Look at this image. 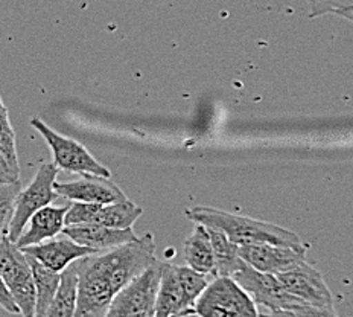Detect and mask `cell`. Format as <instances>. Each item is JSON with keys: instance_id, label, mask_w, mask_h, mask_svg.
Masks as SVG:
<instances>
[{"instance_id": "25", "label": "cell", "mask_w": 353, "mask_h": 317, "mask_svg": "<svg viewBox=\"0 0 353 317\" xmlns=\"http://www.w3.org/2000/svg\"><path fill=\"white\" fill-rule=\"evenodd\" d=\"M311 2H312L314 12L321 14L325 11H329V10L335 11L336 5H338V2H340V0H311Z\"/></svg>"}, {"instance_id": "10", "label": "cell", "mask_w": 353, "mask_h": 317, "mask_svg": "<svg viewBox=\"0 0 353 317\" xmlns=\"http://www.w3.org/2000/svg\"><path fill=\"white\" fill-rule=\"evenodd\" d=\"M195 304L189 299L176 271V265L160 264V282L157 289L154 317H188L194 316Z\"/></svg>"}, {"instance_id": "11", "label": "cell", "mask_w": 353, "mask_h": 317, "mask_svg": "<svg viewBox=\"0 0 353 317\" xmlns=\"http://www.w3.org/2000/svg\"><path fill=\"white\" fill-rule=\"evenodd\" d=\"M54 189L60 197L79 203L110 204L127 200L122 189L110 180V177L84 174L83 179L73 182H55Z\"/></svg>"}, {"instance_id": "16", "label": "cell", "mask_w": 353, "mask_h": 317, "mask_svg": "<svg viewBox=\"0 0 353 317\" xmlns=\"http://www.w3.org/2000/svg\"><path fill=\"white\" fill-rule=\"evenodd\" d=\"M185 260L188 262V267L194 269L195 271L213 278L216 276L215 256H213L212 242L205 226L196 223L194 233L186 240Z\"/></svg>"}, {"instance_id": "13", "label": "cell", "mask_w": 353, "mask_h": 317, "mask_svg": "<svg viewBox=\"0 0 353 317\" xmlns=\"http://www.w3.org/2000/svg\"><path fill=\"white\" fill-rule=\"evenodd\" d=\"M21 250H23L25 255L34 258L35 261H39L46 269L58 271V273H61L64 269H68L77 260L98 253L97 250L81 246L73 240L64 237V235L63 238L55 237L52 240L40 242V244L23 247Z\"/></svg>"}, {"instance_id": "24", "label": "cell", "mask_w": 353, "mask_h": 317, "mask_svg": "<svg viewBox=\"0 0 353 317\" xmlns=\"http://www.w3.org/2000/svg\"><path fill=\"white\" fill-rule=\"evenodd\" d=\"M20 180V171H16L10 162L5 159V156L0 153V183H14Z\"/></svg>"}, {"instance_id": "22", "label": "cell", "mask_w": 353, "mask_h": 317, "mask_svg": "<svg viewBox=\"0 0 353 317\" xmlns=\"http://www.w3.org/2000/svg\"><path fill=\"white\" fill-rule=\"evenodd\" d=\"M292 313H296L299 317H338L335 313L334 305L330 307H307L301 305L291 309Z\"/></svg>"}, {"instance_id": "5", "label": "cell", "mask_w": 353, "mask_h": 317, "mask_svg": "<svg viewBox=\"0 0 353 317\" xmlns=\"http://www.w3.org/2000/svg\"><path fill=\"white\" fill-rule=\"evenodd\" d=\"M160 264L161 261H156L123 287L110 302L102 317H150L154 314L160 282Z\"/></svg>"}, {"instance_id": "18", "label": "cell", "mask_w": 353, "mask_h": 317, "mask_svg": "<svg viewBox=\"0 0 353 317\" xmlns=\"http://www.w3.org/2000/svg\"><path fill=\"white\" fill-rule=\"evenodd\" d=\"M208 227V226H205ZM213 256H215V270L216 276H229L232 278L245 262L239 256V246L227 238L224 232L213 227H208Z\"/></svg>"}, {"instance_id": "19", "label": "cell", "mask_w": 353, "mask_h": 317, "mask_svg": "<svg viewBox=\"0 0 353 317\" xmlns=\"http://www.w3.org/2000/svg\"><path fill=\"white\" fill-rule=\"evenodd\" d=\"M28 261L31 265L35 284V317H46L50 302H52L58 284H60L61 273L46 269L31 256H28Z\"/></svg>"}, {"instance_id": "23", "label": "cell", "mask_w": 353, "mask_h": 317, "mask_svg": "<svg viewBox=\"0 0 353 317\" xmlns=\"http://www.w3.org/2000/svg\"><path fill=\"white\" fill-rule=\"evenodd\" d=\"M0 307H2L5 311L10 314H20V309L16 305V302H14L8 287L5 285L2 276H0Z\"/></svg>"}, {"instance_id": "6", "label": "cell", "mask_w": 353, "mask_h": 317, "mask_svg": "<svg viewBox=\"0 0 353 317\" xmlns=\"http://www.w3.org/2000/svg\"><path fill=\"white\" fill-rule=\"evenodd\" d=\"M32 127L40 133L44 141L49 145L54 154V164L58 169L75 174H93L101 177H110L108 168L101 165L90 153L85 150V146L78 144L73 139L64 137L60 133L54 131L48 127L40 117H32Z\"/></svg>"}, {"instance_id": "14", "label": "cell", "mask_w": 353, "mask_h": 317, "mask_svg": "<svg viewBox=\"0 0 353 317\" xmlns=\"http://www.w3.org/2000/svg\"><path fill=\"white\" fill-rule=\"evenodd\" d=\"M61 235L73 240L81 246L97 250V252L114 249L137 238L132 227H128V229H113V227L99 224L64 226Z\"/></svg>"}, {"instance_id": "8", "label": "cell", "mask_w": 353, "mask_h": 317, "mask_svg": "<svg viewBox=\"0 0 353 317\" xmlns=\"http://www.w3.org/2000/svg\"><path fill=\"white\" fill-rule=\"evenodd\" d=\"M282 289L297 302L299 307H330L334 305L332 293L317 269L306 261L291 270L276 275Z\"/></svg>"}, {"instance_id": "12", "label": "cell", "mask_w": 353, "mask_h": 317, "mask_svg": "<svg viewBox=\"0 0 353 317\" xmlns=\"http://www.w3.org/2000/svg\"><path fill=\"white\" fill-rule=\"evenodd\" d=\"M239 256L250 267L263 273L279 275L306 261V249L301 250L276 244L239 246Z\"/></svg>"}, {"instance_id": "17", "label": "cell", "mask_w": 353, "mask_h": 317, "mask_svg": "<svg viewBox=\"0 0 353 317\" xmlns=\"http://www.w3.org/2000/svg\"><path fill=\"white\" fill-rule=\"evenodd\" d=\"M78 299V260L64 269L46 317H73Z\"/></svg>"}, {"instance_id": "4", "label": "cell", "mask_w": 353, "mask_h": 317, "mask_svg": "<svg viewBox=\"0 0 353 317\" xmlns=\"http://www.w3.org/2000/svg\"><path fill=\"white\" fill-rule=\"evenodd\" d=\"M58 173H60V169L55 164H43L39 171L35 173L31 183L25 189H20L16 197V203H14V213L8 229L10 241L16 242L20 235L23 233L29 218L37 211L60 197L54 189Z\"/></svg>"}, {"instance_id": "9", "label": "cell", "mask_w": 353, "mask_h": 317, "mask_svg": "<svg viewBox=\"0 0 353 317\" xmlns=\"http://www.w3.org/2000/svg\"><path fill=\"white\" fill-rule=\"evenodd\" d=\"M232 278L253 298L257 307L262 305L268 309H292L299 307L297 302L282 289L276 275L263 273L244 264Z\"/></svg>"}, {"instance_id": "26", "label": "cell", "mask_w": 353, "mask_h": 317, "mask_svg": "<svg viewBox=\"0 0 353 317\" xmlns=\"http://www.w3.org/2000/svg\"><path fill=\"white\" fill-rule=\"evenodd\" d=\"M259 317H299L291 309H268V313H259Z\"/></svg>"}, {"instance_id": "1", "label": "cell", "mask_w": 353, "mask_h": 317, "mask_svg": "<svg viewBox=\"0 0 353 317\" xmlns=\"http://www.w3.org/2000/svg\"><path fill=\"white\" fill-rule=\"evenodd\" d=\"M185 215L194 223L224 232L227 238L238 246L276 244L301 250L306 249L297 235L285 227L236 215V213L196 206L186 209Z\"/></svg>"}, {"instance_id": "21", "label": "cell", "mask_w": 353, "mask_h": 317, "mask_svg": "<svg viewBox=\"0 0 353 317\" xmlns=\"http://www.w3.org/2000/svg\"><path fill=\"white\" fill-rule=\"evenodd\" d=\"M21 189V182L0 183V240L8 237L10 223L14 213V203Z\"/></svg>"}, {"instance_id": "15", "label": "cell", "mask_w": 353, "mask_h": 317, "mask_svg": "<svg viewBox=\"0 0 353 317\" xmlns=\"http://www.w3.org/2000/svg\"><path fill=\"white\" fill-rule=\"evenodd\" d=\"M69 206H44L37 211L29 218L28 231H23L20 238L16 241L17 247L23 249L28 246H35L48 240L55 238L64 229V218Z\"/></svg>"}, {"instance_id": "7", "label": "cell", "mask_w": 353, "mask_h": 317, "mask_svg": "<svg viewBox=\"0 0 353 317\" xmlns=\"http://www.w3.org/2000/svg\"><path fill=\"white\" fill-rule=\"evenodd\" d=\"M143 213L141 206L130 202L98 204L73 202L65 212V226L73 224H99L113 229H128Z\"/></svg>"}, {"instance_id": "3", "label": "cell", "mask_w": 353, "mask_h": 317, "mask_svg": "<svg viewBox=\"0 0 353 317\" xmlns=\"http://www.w3.org/2000/svg\"><path fill=\"white\" fill-rule=\"evenodd\" d=\"M0 276L23 317H35V284L28 256L8 237L0 240Z\"/></svg>"}, {"instance_id": "20", "label": "cell", "mask_w": 353, "mask_h": 317, "mask_svg": "<svg viewBox=\"0 0 353 317\" xmlns=\"http://www.w3.org/2000/svg\"><path fill=\"white\" fill-rule=\"evenodd\" d=\"M0 153L3 154L5 159L10 162V165L16 171H20L16 148V133H14L8 108L5 107L2 97H0Z\"/></svg>"}, {"instance_id": "27", "label": "cell", "mask_w": 353, "mask_h": 317, "mask_svg": "<svg viewBox=\"0 0 353 317\" xmlns=\"http://www.w3.org/2000/svg\"><path fill=\"white\" fill-rule=\"evenodd\" d=\"M150 317H154V314H151V316H150Z\"/></svg>"}, {"instance_id": "2", "label": "cell", "mask_w": 353, "mask_h": 317, "mask_svg": "<svg viewBox=\"0 0 353 317\" xmlns=\"http://www.w3.org/2000/svg\"><path fill=\"white\" fill-rule=\"evenodd\" d=\"M253 298L229 276H215L196 299L198 317H259Z\"/></svg>"}]
</instances>
